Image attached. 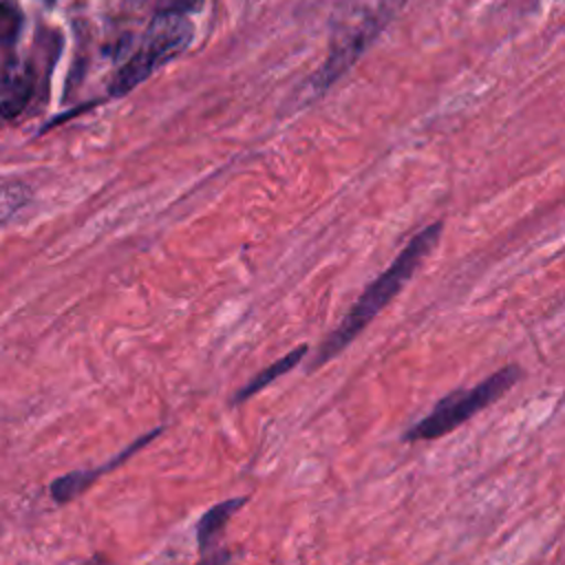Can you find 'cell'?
<instances>
[{"mask_svg": "<svg viewBox=\"0 0 565 565\" xmlns=\"http://www.w3.org/2000/svg\"><path fill=\"white\" fill-rule=\"evenodd\" d=\"M441 227L444 225L435 221L424 230H419L406 243V247L395 256V260L362 291V296L355 300V305L349 309L342 322L331 331V335H327V340L320 344L316 353L313 366H320L333 360L404 289L408 278L415 274V269L422 265L428 252L437 245L441 236Z\"/></svg>", "mask_w": 565, "mask_h": 565, "instance_id": "6da1fadb", "label": "cell"}, {"mask_svg": "<svg viewBox=\"0 0 565 565\" xmlns=\"http://www.w3.org/2000/svg\"><path fill=\"white\" fill-rule=\"evenodd\" d=\"M519 377L521 369L516 364H508L494 371L490 377L475 384L472 388L446 395L424 419H419L404 435V441H428L459 428L463 422H468L470 417L488 408L492 402H497L503 393H508L519 382Z\"/></svg>", "mask_w": 565, "mask_h": 565, "instance_id": "7a4b0ae2", "label": "cell"}, {"mask_svg": "<svg viewBox=\"0 0 565 565\" xmlns=\"http://www.w3.org/2000/svg\"><path fill=\"white\" fill-rule=\"evenodd\" d=\"M194 35L192 22L183 13L159 11V15L150 22L148 31L141 38L137 51L128 57V62L117 71L110 95L119 97L130 93L137 84L146 82L159 66L177 57L190 44Z\"/></svg>", "mask_w": 565, "mask_h": 565, "instance_id": "3957f363", "label": "cell"}, {"mask_svg": "<svg viewBox=\"0 0 565 565\" xmlns=\"http://www.w3.org/2000/svg\"><path fill=\"white\" fill-rule=\"evenodd\" d=\"M161 430L157 428V430H152V433H148L146 437H139V439H135L124 452H119L117 457H113L110 461H106V463H102L99 468H95V470H77V472H71V475H64V477H60L53 486H51V494H53V499L55 501H71V499H75L79 492H84L95 479H99L104 472H110L113 468H117L121 461H126V457H130L132 452H137L139 448H143L152 437H157Z\"/></svg>", "mask_w": 565, "mask_h": 565, "instance_id": "277c9868", "label": "cell"}, {"mask_svg": "<svg viewBox=\"0 0 565 565\" xmlns=\"http://www.w3.org/2000/svg\"><path fill=\"white\" fill-rule=\"evenodd\" d=\"M247 503V497H234L227 501L216 503L214 508H210L196 523V543L199 550L205 552L214 545V541L221 536L223 527L227 525V521L234 516V512H238L243 505Z\"/></svg>", "mask_w": 565, "mask_h": 565, "instance_id": "5b68a950", "label": "cell"}, {"mask_svg": "<svg viewBox=\"0 0 565 565\" xmlns=\"http://www.w3.org/2000/svg\"><path fill=\"white\" fill-rule=\"evenodd\" d=\"M33 95V71L24 64H15L4 84V97L0 102V115L11 119L24 110Z\"/></svg>", "mask_w": 565, "mask_h": 565, "instance_id": "8992f818", "label": "cell"}, {"mask_svg": "<svg viewBox=\"0 0 565 565\" xmlns=\"http://www.w3.org/2000/svg\"><path fill=\"white\" fill-rule=\"evenodd\" d=\"M307 355V344H300L296 349H291L289 353H285L282 358H278L274 364L265 366L258 375H254L236 395H234V404H241L245 399H249L252 395H256L258 391H263L267 384H271L274 380L282 377L285 373H289L294 366L300 364V360Z\"/></svg>", "mask_w": 565, "mask_h": 565, "instance_id": "52a82bcc", "label": "cell"}, {"mask_svg": "<svg viewBox=\"0 0 565 565\" xmlns=\"http://www.w3.org/2000/svg\"><path fill=\"white\" fill-rule=\"evenodd\" d=\"M22 29V11L9 0L0 2V44L11 46Z\"/></svg>", "mask_w": 565, "mask_h": 565, "instance_id": "ba28073f", "label": "cell"}, {"mask_svg": "<svg viewBox=\"0 0 565 565\" xmlns=\"http://www.w3.org/2000/svg\"><path fill=\"white\" fill-rule=\"evenodd\" d=\"M31 199V190L24 183H7L0 188V223L15 214Z\"/></svg>", "mask_w": 565, "mask_h": 565, "instance_id": "9c48e42d", "label": "cell"}, {"mask_svg": "<svg viewBox=\"0 0 565 565\" xmlns=\"http://www.w3.org/2000/svg\"><path fill=\"white\" fill-rule=\"evenodd\" d=\"M199 7H201V0H159V9L170 11V13L196 11Z\"/></svg>", "mask_w": 565, "mask_h": 565, "instance_id": "30bf717a", "label": "cell"}, {"mask_svg": "<svg viewBox=\"0 0 565 565\" xmlns=\"http://www.w3.org/2000/svg\"><path fill=\"white\" fill-rule=\"evenodd\" d=\"M49 2H53V0H49Z\"/></svg>", "mask_w": 565, "mask_h": 565, "instance_id": "8fae6325", "label": "cell"}]
</instances>
